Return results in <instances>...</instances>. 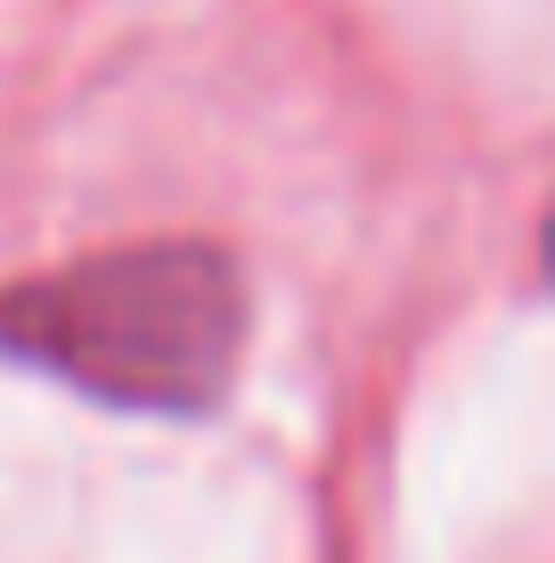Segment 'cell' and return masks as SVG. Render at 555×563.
<instances>
[{"label": "cell", "instance_id": "cell-1", "mask_svg": "<svg viewBox=\"0 0 555 563\" xmlns=\"http://www.w3.org/2000/svg\"><path fill=\"white\" fill-rule=\"evenodd\" d=\"M245 352V278L221 245H123L0 286V360L107 409L204 417Z\"/></svg>", "mask_w": 555, "mask_h": 563}, {"label": "cell", "instance_id": "cell-2", "mask_svg": "<svg viewBox=\"0 0 555 563\" xmlns=\"http://www.w3.org/2000/svg\"><path fill=\"white\" fill-rule=\"evenodd\" d=\"M547 278H555V212H547Z\"/></svg>", "mask_w": 555, "mask_h": 563}]
</instances>
